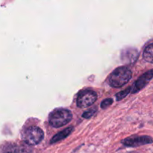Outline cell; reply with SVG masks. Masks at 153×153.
Returning a JSON list of instances; mask_svg holds the SVG:
<instances>
[{
	"instance_id": "1",
	"label": "cell",
	"mask_w": 153,
	"mask_h": 153,
	"mask_svg": "<svg viewBox=\"0 0 153 153\" xmlns=\"http://www.w3.org/2000/svg\"><path fill=\"white\" fill-rule=\"evenodd\" d=\"M131 78V72L128 67L116 69L109 77V83L113 88H120L128 83Z\"/></svg>"
},
{
	"instance_id": "2",
	"label": "cell",
	"mask_w": 153,
	"mask_h": 153,
	"mask_svg": "<svg viewBox=\"0 0 153 153\" xmlns=\"http://www.w3.org/2000/svg\"><path fill=\"white\" fill-rule=\"evenodd\" d=\"M73 114L71 111L67 109H56L50 114L49 122L55 128L64 126L71 121Z\"/></svg>"
},
{
	"instance_id": "3",
	"label": "cell",
	"mask_w": 153,
	"mask_h": 153,
	"mask_svg": "<svg viewBox=\"0 0 153 153\" xmlns=\"http://www.w3.org/2000/svg\"><path fill=\"white\" fill-rule=\"evenodd\" d=\"M44 134L41 128L37 126H31L27 128L23 134V140L27 144L34 146L43 140Z\"/></svg>"
},
{
	"instance_id": "4",
	"label": "cell",
	"mask_w": 153,
	"mask_h": 153,
	"mask_svg": "<svg viewBox=\"0 0 153 153\" xmlns=\"http://www.w3.org/2000/svg\"><path fill=\"white\" fill-rule=\"evenodd\" d=\"M97 100V94L91 90H85L79 94L77 97V105L80 108L91 106Z\"/></svg>"
},
{
	"instance_id": "5",
	"label": "cell",
	"mask_w": 153,
	"mask_h": 153,
	"mask_svg": "<svg viewBox=\"0 0 153 153\" xmlns=\"http://www.w3.org/2000/svg\"><path fill=\"white\" fill-rule=\"evenodd\" d=\"M153 140L148 136H138L134 137H128L122 141L123 144L129 147H137L143 145L152 143Z\"/></svg>"
},
{
	"instance_id": "6",
	"label": "cell",
	"mask_w": 153,
	"mask_h": 153,
	"mask_svg": "<svg viewBox=\"0 0 153 153\" xmlns=\"http://www.w3.org/2000/svg\"><path fill=\"white\" fill-rule=\"evenodd\" d=\"M153 78V70H149V71L146 72V73L143 75V76H140L137 81H136L135 84H134V86L133 88L132 93L133 94H135V93L138 92L140 90L143 89V88L146 86L148 83L152 80Z\"/></svg>"
},
{
	"instance_id": "7",
	"label": "cell",
	"mask_w": 153,
	"mask_h": 153,
	"mask_svg": "<svg viewBox=\"0 0 153 153\" xmlns=\"http://www.w3.org/2000/svg\"><path fill=\"white\" fill-rule=\"evenodd\" d=\"M137 58H138V51L135 49H131V48L124 49L121 55L123 62L125 64L134 63L137 59Z\"/></svg>"
},
{
	"instance_id": "8",
	"label": "cell",
	"mask_w": 153,
	"mask_h": 153,
	"mask_svg": "<svg viewBox=\"0 0 153 153\" xmlns=\"http://www.w3.org/2000/svg\"><path fill=\"white\" fill-rule=\"evenodd\" d=\"M73 127H68V128H67L66 129L63 130V131H61V132H59V133H58V134H55V135L54 136L52 139H51L50 143H57V142L60 141V140H62L63 139L66 138L67 136L70 135V134H71L72 131H73Z\"/></svg>"
},
{
	"instance_id": "9",
	"label": "cell",
	"mask_w": 153,
	"mask_h": 153,
	"mask_svg": "<svg viewBox=\"0 0 153 153\" xmlns=\"http://www.w3.org/2000/svg\"><path fill=\"white\" fill-rule=\"evenodd\" d=\"M143 58L149 63H153V43L146 46L143 52Z\"/></svg>"
},
{
	"instance_id": "10",
	"label": "cell",
	"mask_w": 153,
	"mask_h": 153,
	"mask_svg": "<svg viewBox=\"0 0 153 153\" xmlns=\"http://www.w3.org/2000/svg\"><path fill=\"white\" fill-rule=\"evenodd\" d=\"M1 153H20V150L17 145L8 143L2 148Z\"/></svg>"
},
{
	"instance_id": "11",
	"label": "cell",
	"mask_w": 153,
	"mask_h": 153,
	"mask_svg": "<svg viewBox=\"0 0 153 153\" xmlns=\"http://www.w3.org/2000/svg\"><path fill=\"white\" fill-rule=\"evenodd\" d=\"M131 88H128L126 90H125V91H120V92H119L118 94H117L116 95L117 100V101H120V100L125 98V97H126L130 92H131Z\"/></svg>"
},
{
	"instance_id": "12",
	"label": "cell",
	"mask_w": 153,
	"mask_h": 153,
	"mask_svg": "<svg viewBox=\"0 0 153 153\" xmlns=\"http://www.w3.org/2000/svg\"><path fill=\"white\" fill-rule=\"evenodd\" d=\"M113 102L114 101H113V100H112V99H111V98L106 99V100H103L102 102L101 103V108H103V109L106 108H108V106H110L113 103Z\"/></svg>"
},
{
	"instance_id": "13",
	"label": "cell",
	"mask_w": 153,
	"mask_h": 153,
	"mask_svg": "<svg viewBox=\"0 0 153 153\" xmlns=\"http://www.w3.org/2000/svg\"><path fill=\"white\" fill-rule=\"evenodd\" d=\"M96 111H97L96 109H91V110H89V111H88L85 112V113L83 114V115H82V117H83L84 118H86V119L91 117H92L93 115L95 114Z\"/></svg>"
}]
</instances>
